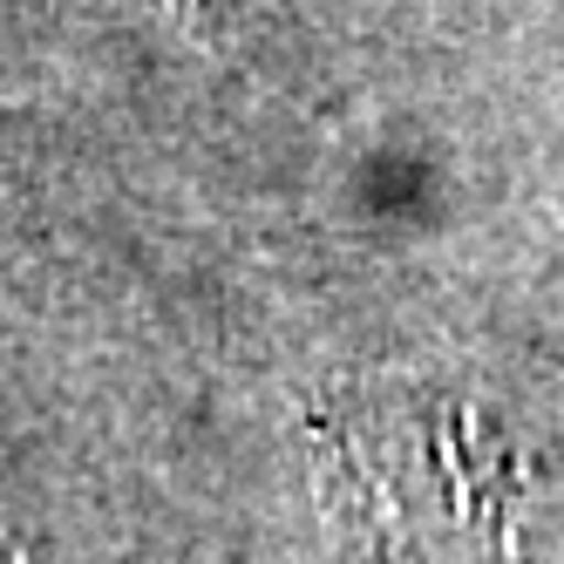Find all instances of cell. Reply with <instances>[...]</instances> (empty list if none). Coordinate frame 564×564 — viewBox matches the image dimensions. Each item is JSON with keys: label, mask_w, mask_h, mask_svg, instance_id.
Here are the masks:
<instances>
[{"label": "cell", "mask_w": 564, "mask_h": 564, "mask_svg": "<svg viewBox=\"0 0 564 564\" xmlns=\"http://www.w3.org/2000/svg\"><path fill=\"white\" fill-rule=\"evenodd\" d=\"M327 463L388 557L469 564L503 551L510 463L456 401L360 394L327 415Z\"/></svg>", "instance_id": "6da1fadb"}]
</instances>
